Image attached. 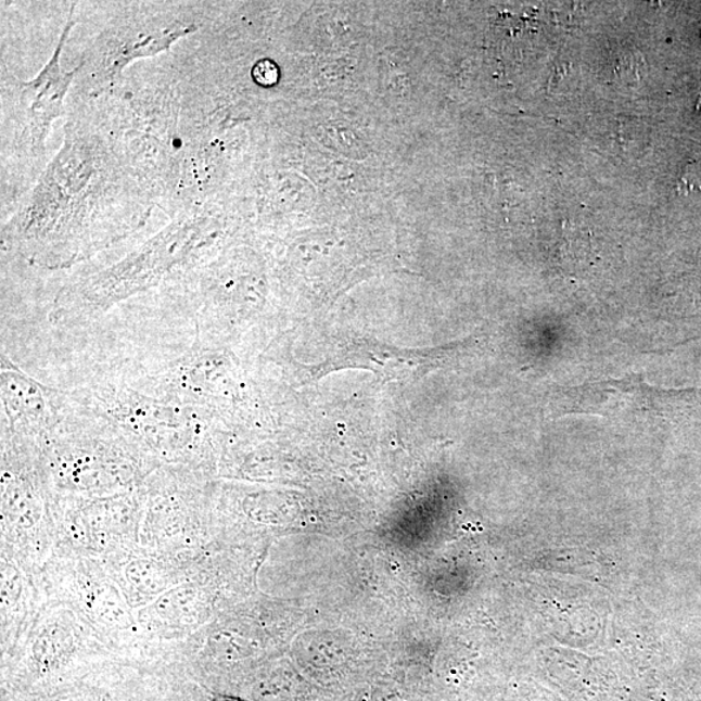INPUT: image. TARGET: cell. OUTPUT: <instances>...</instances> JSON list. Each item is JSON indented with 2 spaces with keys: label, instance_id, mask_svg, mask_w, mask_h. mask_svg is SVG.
I'll list each match as a JSON object with an SVG mask.
<instances>
[{
  "label": "cell",
  "instance_id": "cell-8",
  "mask_svg": "<svg viewBox=\"0 0 701 701\" xmlns=\"http://www.w3.org/2000/svg\"><path fill=\"white\" fill-rule=\"evenodd\" d=\"M255 81L262 86H273L279 82L280 69L272 61L263 59L253 69Z\"/></svg>",
  "mask_w": 701,
  "mask_h": 701
},
{
  "label": "cell",
  "instance_id": "cell-5",
  "mask_svg": "<svg viewBox=\"0 0 701 701\" xmlns=\"http://www.w3.org/2000/svg\"><path fill=\"white\" fill-rule=\"evenodd\" d=\"M73 23L68 22L59 41L54 55L41 73L31 81L16 79L15 88V135L17 143L33 156L44 151L51 124L63 114L64 98L75 75L78 72H65L61 65V55L65 39L69 36Z\"/></svg>",
  "mask_w": 701,
  "mask_h": 701
},
{
  "label": "cell",
  "instance_id": "cell-7",
  "mask_svg": "<svg viewBox=\"0 0 701 701\" xmlns=\"http://www.w3.org/2000/svg\"><path fill=\"white\" fill-rule=\"evenodd\" d=\"M674 190L680 195L701 193V158L685 165L680 170Z\"/></svg>",
  "mask_w": 701,
  "mask_h": 701
},
{
  "label": "cell",
  "instance_id": "cell-1",
  "mask_svg": "<svg viewBox=\"0 0 701 701\" xmlns=\"http://www.w3.org/2000/svg\"><path fill=\"white\" fill-rule=\"evenodd\" d=\"M214 234L204 216L171 224L107 268L73 280L52 304L49 319L55 327L84 326L107 314L116 304L145 293L204 266Z\"/></svg>",
  "mask_w": 701,
  "mask_h": 701
},
{
  "label": "cell",
  "instance_id": "cell-2",
  "mask_svg": "<svg viewBox=\"0 0 701 701\" xmlns=\"http://www.w3.org/2000/svg\"><path fill=\"white\" fill-rule=\"evenodd\" d=\"M72 394L89 411L109 422L129 446L169 458L204 448L212 429L217 425L195 408L124 381L99 382Z\"/></svg>",
  "mask_w": 701,
  "mask_h": 701
},
{
  "label": "cell",
  "instance_id": "cell-6",
  "mask_svg": "<svg viewBox=\"0 0 701 701\" xmlns=\"http://www.w3.org/2000/svg\"><path fill=\"white\" fill-rule=\"evenodd\" d=\"M191 30H193L191 25L177 20H170L162 28H154L151 31L144 28L124 30V37L117 35L118 37L112 39L111 43H104L107 49L102 52V71L110 77L112 73L120 72L131 59L154 55Z\"/></svg>",
  "mask_w": 701,
  "mask_h": 701
},
{
  "label": "cell",
  "instance_id": "cell-3",
  "mask_svg": "<svg viewBox=\"0 0 701 701\" xmlns=\"http://www.w3.org/2000/svg\"><path fill=\"white\" fill-rule=\"evenodd\" d=\"M701 400L698 388H661L648 385L641 374L603 380L573 387H558L548 396L546 411L550 419L588 415L607 419L683 418Z\"/></svg>",
  "mask_w": 701,
  "mask_h": 701
},
{
  "label": "cell",
  "instance_id": "cell-9",
  "mask_svg": "<svg viewBox=\"0 0 701 701\" xmlns=\"http://www.w3.org/2000/svg\"><path fill=\"white\" fill-rule=\"evenodd\" d=\"M217 701H238V700H231V699H221V700H217Z\"/></svg>",
  "mask_w": 701,
  "mask_h": 701
},
{
  "label": "cell",
  "instance_id": "cell-4",
  "mask_svg": "<svg viewBox=\"0 0 701 701\" xmlns=\"http://www.w3.org/2000/svg\"><path fill=\"white\" fill-rule=\"evenodd\" d=\"M3 439L16 445H44L68 406L69 393L42 385L2 353L0 367Z\"/></svg>",
  "mask_w": 701,
  "mask_h": 701
}]
</instances>
